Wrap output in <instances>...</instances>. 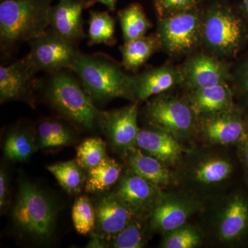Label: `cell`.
Here are the masks:
<instances>
[{"mask_svg": "<svg viewBox=\"0 0 248 248\" xmlns=\"http://www.w3.org/2000/svg\"><path fill=\"white\" fill-rule=\"evenodd\" d=\"M45 96L51 107L72 123L87 130L97 124L99 109L80 81L66 70L50 75Z\"/></svg>", "mask_w": 248, "mask_h": 248, "instance_id": "277c9868", "label": "cell"}, {"mask_svg": "<svg viewBox=\"0 0 248 248\" xmlns=\"http://www.w3.org/2000/svg\"><path fill=\"white\" fill-rule=\"evenodd\" d=\"M37 147L40 149L67 146L73 140L68 127L57 120L42 121L37 126Z\"/></svg>", "mask_w": 248, "mask_h": 248, "instance_id": "4316f807", "label": "cell"}, {"mask_svg": "<svg viewBox=\"0 0 248 248\" xmlns=\"http://www.w3.org/2000/svg\"><path fill=\"white\" fill-rule=\"evenodd\" d=\"M201 237L193 228L184 226L170 232L163 243L166 248H193L200 244Z\"/></svg>", "mask_w": 248, "mask_h": 248, "instance_id": "d6a6232c", "label": "cell"}, {"mask_svg": "<svg viewBox=\"0 0 248 248\" xmlns=\"http://www.w3.org/2000/svg\"><path fill=\"white\" fill-rule=\"evenodd\" d=\"M182 84L184 77L180 68L170 64L151 68L133 76L134 99L143 102Z\"/></svg>", "mask_w": 248, "mask_h": 248, "instance_id": "9a60e30c", "label": "cell"}, {"mask_svg": "<svg viewBox=\"0 0 248 248\" xmlns=\"http://www.w3.org/2000/svg\"><path fill=\"white\" fill-rule=\"evenodd\" d=\"M190 213L188 206L179 201L159 202L153 208L151 223L159 231H172L185 224Z\"/></svg>", "mask_w": 248, "mask_h": 248, "instance_id": "7402d4cb", "label": "cell"}, {"mask_svg": "<svg viewBox=\"0 0 248 248\" xmlns=\"http://www.w3.org/2000/svg\"><path fill=\"white\" fill-rule=\"evenodd\" d=\"M203 14L199 8L163 18L157 23L156 35L161 48L171 56L190 53L202 42Z\"/></svg>", "mask_w": 248, "mask_h": 248, "instance_id": "8992f818", "label": "cell"}, {"mask_svg": "<svg viewBox=\"0 0 248 248\" xmlns=\"http://www.w3.org/2000/svg\"><path fill=\"white\" fill-rule=\"evenodd\" d=\"M137 215L153 210L159 200V187L132 172L122 178L112 192Z\"/></svg>", "mask_w": 248, "mask_h": 248, "instance_id": "5bb4252c", "label": "cell"}, {"mask_svg": "<svg viewBox=\"0 0 248 248\" xmlns=\"http://www.w3.org/2000/svg\"><path fill=\"white\" fill-rule=\"evenodd\" d=\"M240 7L243 16L248 20V0H242Z\"/></svg>", "mask_w": 248, "mask_h": 248, "instance_id": "ab89813d", "label": "cell"}, {"mask_svg": "<svg viewBox=\"0 0 248 248\" xmlns=\"http://www.w3.org/2000/svg\"><path fill=\"white\" fill-rule=\"evenodd\" d=\"M202 130L208 140L219 144L239 143L248 130L241 113L233 108L202 118Z\"/></svg>", "mask_w": 248, "mask_h": 248, "instance_id": "2e32d148", "label": "cell"}, {"mask_svg": "<svg viewBox=\"0 0 248 248\" xmlns=\"http://www.w3.org/2000/svg\"><path fill=\"white\" fill-rule=\"evenodd\" d=\"M94 1L105 5L111 11H115L117 2V0H94Z\"/></svg>", "mask_w": 248, "mask_h": 248, "instance_id": "f35d334b", "label": "cell"}, {"mask_svg": "<svg viewBox=\"0 0 248 248\" xmlns=\"http://www.w3.org/2000/svg\"><path fill=\"white\" fill-rule=\"evenodd\" d=\"M231 162L223 159L205 160L199 165L195 175L198 182L204 184H217L228 179L232 172Z\"/></svg>", "mask_w": 248, "mask_h": 248, "instance_id": "f546056e", "label": "cell"}, {"mask_svg": "<svg viewBox=\"0 0 248 248\" xmlns=\"http://www.w3.org/2000/svg\"><path fill=\"white\" fill-rule=\"evenodd\" d=\"M89 45H115V20L107 11H91L89 12Z\"/></svg>", "mask_w": 248, "mask_h": 248, "instance_id": "d4e9b609", "label": "cell"}, {"mask_svg": "<svg viewBox=\"0 0 248 248\" xmlns=\"http://www.w3.org/2000/svg\"><path fill=\"white\" fill-rule=\"evenodd\" d=\"M35 140L33 134L27 129L17 128L10 132L4 145L6 159L19 162L30 159L35 151Z\"/></svg>", "mask_w": 248, "mask_h": 248, "instance_id": "484cf974", "label": "cell"}, {"mask_svg": "<svg viewBox=\"0 0 248 248\" xmlns=\"http://www.w3.org/2000/svg\"><path fill=\"white\" fill-rule=\"evenodd\" d=\"M94 0H60L49 11V28L75 45L86 38L83 11L94 4Z\"/></svg>", "mask_w": 248, "mask_h": 248, "instance_id": "7c38bea8", "label": "cell"}, {"mask_svg": "<svg viewBox=\"0 0 248 248\" xmlns=\"http://www.w3.org/2000/svg\"><path fill=\"white\" fill-rule=\"evenodd\" d=\"M246 39L244 21L230 6L215 3L204 13L202 42L215 56L234 57Z\"/></svg>", "mask_w": 248, "mask_h": 248, "instance_id": "5b68a950", "label": "cell"}, {"mask_svg": "<svg viewBox=\"0 0 248 248\" xmlns=\"http://www.w3.org/2000/svg\"><path fill=\"white\" fill-rule=\"evenodd\" d=\"M128 155L129 166L134 174L159 187L169 185L170 183V172L162 161L143 153L138 147Z\"/></svg>", "mask_w": 248, "mask_h": 248, "instance_id": "ffe728a7", "label": "cell"}, {"mask_svg": "<svg viewBox=\"0 0 248 248\" xmlns=\"http://www.w3.org/2000/svg\"><path fill=\"white\" fill-rule=\"evenodd\" d=\"M124 42L146 35L152 24L141 5L133 3L118 12Z\"/></svg>", "mask_w": 248, "mask_h": 248, "instance_id": "cb8c5ba5", "label": "cell"}, {"mask_svg": "<svg viewBox=\"0 0 248 248\" xmlns=\"http://www.w3.org/2000/svg\"><path fill=\"white\" fill-rule=\"evenodd\" d=\"M146 115L155 128L175 137L186 136L195 126L196 115L187 101L159 94L148 102Z\"/></svg>", "mask_w": 248, "mask_h": 248, "instance_id": "ba28073f", "label": "cell"}, {"mask_svg": "<svg viewBox=\"0 0 248 248\" xmlns=\"http://www.w3.org/2000/svg\"><path fill=\"white\" fill-rule=\"evenodd\" d=\"M202 0H155L156 14L160 18L198 8Z\"/></svg>", "mask_w": 248, "mask_h": 248, "instance_id": "836d02e7", "label": "cell"}, {"mask_svg": "<svg viewBox=\"0 0 248 248\" xmlns=\"http://www.w3.org/2000/svg\"><path fill=\"white\" fill-rule=\"evenodd\" d=\"M107 157V143L101 138L86 139L77 148V162L87 172Z\"/></svg>", "mask_w": 248, "mask_h": 248, "instance_id": "f1b7e54d", "label": "cell"}, {"mask_svg": "<svg viewBox=\"0 0 248 248\" xmlns=\"http://www.w3.org/2000/svg\"><path fill=\"white\" fill-rule=\"evenodd\" d=\"M137 147L164 164L175 162L183 151L175 136L155 127L152 129H140L137 138Z\"/></svg>", "mask_w": 248, "mask_h": 248, "instance_id": "ac0fdd59", "label": "cell"}, {"mask_svg": "<svg viewBox=\"0 0 248 248\" xmlns=\"http://www.w3.org/2000/svg\"><path fill=\"white\" fill-rule=\"evenodd\" d=\"M38 71L27 56L8 66H0V102L24 101L32 106Z\"/></svg>", "mask_w": 248, "mask_h": 248, "instance_id": "30bf717a", "label": "cell"}, {"mask_svg": "<svg viewBox=\"0 0 248 248\" xmlns=\"http://www.w3.org/2000/svg\"><path fill=\"white\" fill-rule=\"evenodd\" d=\"M180 69L191 91L226 84L231 78L228 65L213 54H196Z\"/></svg>", "mask_w": 248, "mask_h": 248, "instance_id": "8fae6325", "label": "cell"}, {"mask_svg": "<svg viewBox=\"0 0 248 248\" xmlns=\"http://www.w3.org/2000/svg\"><path fill=\"white\" fill-rule=\"evenodd\" d=\"M187 102L196 117L217 115L234 108L232 93L228 83L191 91Z\"/></svg>", "mask_w": 248, "mask_h": 248, "instance_id": "e0dca14e", "label": "cell"}, {"mask_svg": "<svg viewBox=\"0 0 248 248\" xmlns=\"http://www.w3.org/2000/svg\"><path fill=\"white\" fill-rule=\"evenodd\" d=\"M1 1H4V0H1Z\"/></svg>", "mask_w": 248, "mask_h": 248, "instance_id": "60d3db41", "label": "cell"}, {"mask_svg": "<svg viewBox=\"0 0 248 248\" xmlns=\"http://www.w3.org/2000/svg\"><path fill=\"white\" fill-rule=\"evenodd\" d=\"M94 207L96 223L93 232L101 235L109 242L138 215L112 193L100 197Z\"/></svg>", "mask_w": 248, "mask_h": 248, "instance_id": "4fadbf2b", "label": "cell"}, {"mask_svg": "<svg viewBox=\"0 0 248 248\" xmlns=\"http://www.w3.org/2000/svg\"><path fill=\"white\" fill-rule=\"evenodd\" d=\"M160 49L161 44L156 34L124 42L120 47L122 66L127 71H137Z\"/></svg>", "mask_w": 248, "mask_h": 248, "instance_id": "44dd1931", "label": "cell"}, {"mask_svg": "<svg viewBox=\"0 0 248 248\" xmlns=\"http://www.w3.org/2000/svg\"><path fill=\"white\" fill-rule=\"evenodd\" d=\"M248 234V200L243 195H234L227 204L219 225L223 241H238Z\"/></svg>", "mask_w": 248, "mask_h": 248, "instance_id": "d6986e66", "label": "cell"}, {"mask_svg": "<svg viewBox=\"0 0 248 248\" xmlns=\"http://www.w3.org/2000/svg\"><path fill=\"white\" fill-rule=\"evenodd\" d=\"M27 56L37 71L52 75L62 70H71L79 50L77 45L65 40L49 28L29 42Z\"/></svg>", "mask_w": 248, "mask_h": 248, "instance_id": "52a82bcc", "label": "cell"}, {"mask_svg": "<svg viewBox=\"0 0 248 248\" xmlns=\"http://www.w3.org/2000/svg\"><path fill=\"white\" fill-rule=\"evenodd\" d=\"M122 166L107 156L100 164L88 171L85 189L90 193H102L110 189L120 179Z\"/></svg>", "mask_w": 248, "mask_h": 248, "instance_id": "603a6c76", "label": "cell"}, {"mask_svg": "<svg viewBox=\"0 0 248 248\" xmlns=\"http://www.w3.org/2000/svg\"><path fill=\"white\" fill-rule=\"evenodd\" d=\"M57 210L48 194L27 179H21L12 212L15 228L20 234L40 243L51 239Z\"/></svg>", "mask_w": 248, "mask_h": 248, "instance_id": "3957f363", "label": "cell"}, {"mask_svg": "<svg viewBox=\"0 0 248 248\" xmlns=\"http://www.w3.org/2000/svg\"><path fill=\"white\" fill-rule=\"evenodd\" d=\"M138 117V105L135 103L117 110H99L97 124L115 151L128 155L137 148Z\"/></svg>", "mask_w": 248, "mask_h": 248, "instance_id": "9c48e42d", "label": "cell"}, {"mask_svg": "<svg viewBox=\"0 0 248 248\" xmlns=\"http://www.w3.org/2000/svg\"><path fill=\"white\" fill-rule=\"evenodd\" d=\"M52 0H4L0 4L1 50L10 55L49 29Z\"/></svg>", "mask_w": 248, "mask_h": 248, "instance_id": "7a4b0ae2", "label": "cell"}, {"mask_svg": "<svg viewBox=\"0 0 248 248\" xmlns=\"http://www.w3.org/2000/svg\"><path fill=\"white\" fill-rule=\"evenodd\" d=\"M122 63L103 53L79 52L71 68L93 101L115 98L134 99L133 76L124 73Z\"/></svg>", "mask_w": 248, "mask_h": 248, "instance_id": "6da1fadb", "label": "cell"}, {"mask_svg": "<svg viewBox=\"0 0 248 248\" xmlns=\"http://www.w3.org/2000/svg\"><path fill=\"white\" fill-rule=\"evenodd\" d=\"M9 195V181L4 169L0 171V208H4L7 203Z\"/></svg>", "mask_w": 248, "mask_h": 248, "instance_id": "e575fe53", "label": "cell"}, {"mask_svg": "<svg viewBox=\"0 0 248 248\" xmlns=\"http://www.w3.org/2000/svg\"><path fill=\"white\" fill-rule=\"evenodd\" d=\"M72 219L77 232L85 235L95 229V210L91 200L86 196L78 197L72 209Z\"/></svg>", "mask_w": 248, "mask_h": 248, "instance_id": "4dcf8cb0", "label": "cell"}, {"mask_svg": "<svg viewBox=\"0 0 248 248\" xmlns=\"http://www.w3.org/2000/svg\"><path fill=\"white\" fill-rule=\"evenodd\" d=\"M144 244V224L137 217L116 234L110 242V246L115 248H141Z\"/></svg>", "mask_w": 248, "mask_h": 248, "instance_id": "1f68e13d", "label": "cell"}, {"mask_svg": "<svg viewBox=\"0 0 248 248\" xmlns=\"http://www.w3.org/2000/svg\"><path fill=\"white\" fill-rule=\"evenodd\" d=\"M108 241L101 235L92 232L91 239H90L89 244L86 246V248H107L108 247Z\"/></svg>", "mask_w": 248, "mask_h": 248, "instance_id": "8d00e7d4", "label": "cell"}, {"mask_svg": "<svg viewBox=\"0 0 248 248\" xmlns=\"http://www.w3.org/2000/svg\"><path fill=\"white\" fill-rule=\"evenodd\" d=\"M239 87L241 94L244 96L248 104V58L240 71Z\"/></svg>", "mask_w": 248, "mask_h": 248, "instance_id": "d590c367", "label": "cell"}, {"mask_svg": "<svg viewBox=\"0 0 248 248\" xmlns=\"http://www.w3.org/2000/svg\"><path fill=\"white\" fill-rule=\"evenodd\" d=\"M47 170L58 181L63 190L70 194H78L84 183V170L77 161H63L50 165Z\"/></svg>", "mask_w": 248, "mask_h": 248, "instance_id": "83f0119b", "label": "cell"}, {"mask_svg": "<svg viewBox=\"0 0 248 248\" xmlns=\"http://www.w3.org/2000/svg\"><path fill=\"white\" fill-rule=\"evenodd\" d=\"M241 144V156L245 166L248 169V130L244 138L239 142Z\"/></svg>", "mask_w": 248, "mask_h": 248, "instance_id": "74e56055", "label": "cell"}]
</instances>
